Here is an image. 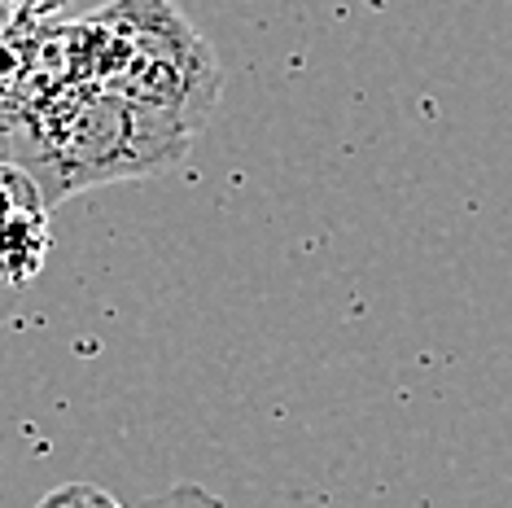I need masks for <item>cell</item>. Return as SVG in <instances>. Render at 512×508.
Segmentation results:
<instances>
[{
    "label": "cell",
    "instance_id": "6da1fadb",
    "mask_svg": "<svg viewBox=\"0 0 512 508\" xmlns=\"http://www.w3.org/2000/svg\"><path fill=\"white\" fill-rule=\"evenodd\" d=\"M71 79L114 88L197 136L219 97L215 53L171 0H114L84 22H62Z\"/></svg>",
    "mask_w": 512,
    "mask_h": 508
},
{
    "label": "cell",
    "instance_id": "7a4b0ae2",
    "mask_svg": "<svg viewBox=\"0 0 512 508\" xmlns=\"http://www.w3.org/2000/svg\"><path fill=\"white\" fill-rule=\"evenodd\" d=\"M49 202L27 167L0 158V294L14 298L44 268Z\"/></svg>",
    "mask_w": 512,
    "mask_h": 508
},
{
    "label": "cell",
    "instance_id": "3957f363",
    "mask_svg": "<svg viewBox=\"0 0 512 508\" xmlns=\"http://www.w3.org/2000/svg\"><path fill=\"white\" fill-rule=\"evenodd\" d=\"M36 508H123L110 491L92 487V482H66V487H53Z\"/></svg>",
    "mask_w": 512,
    "mask_h": 508
},
{
    "label": "cell",
    "instance_id": "277c9868",
    "mask_svg": "<svg viewBox=\"0 0 512 508\" xmlns=\"http://www.w3.org/2000/svg\"><path fill=\"white\" fill-rule=\"evenodd\" d=\"M141 508H224V500H219L215 491L197 487V482H176L171 491L149 495V500H145Z\"/></svg>",
    "mask_w": 512,
    "mask_h": 508
},
{
    "label": "cell",
    "instance_id": "5b68a950",
    "mask_svg": "<svg viewBox=\"0 0 512 508\" xmlns=\"http://www.w3.org/2000/svg\"><path fill=\"white\" fill-rule=\"evenodd\" d=\"M66 5H71V0H0V9L14 22H49L53 14H62Z\"/></svg>",
    "mask_w": 512,
    "mask_h": 508
}]
</instances>
